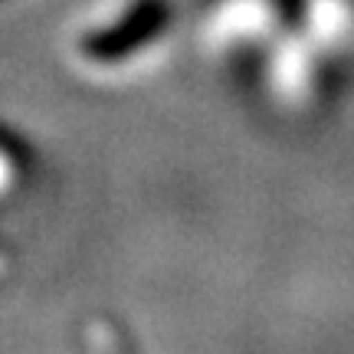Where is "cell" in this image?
Returning <instances> with one entry per match:
<instances>
[{
    "label": "cell",
    "instance_id": "obj_1",
    "mask_svg": "<svg viewBox=\"0 0 354 354\" xmlns=\"http://www.w3.org/2000/svg\"><path fill=\"white\" fill-rule=\"evenodd\" d=\"M308 24L318 37H328L325 43H331V46L348 43L344 37H351V13H348L344 0H312Z\"/></svg>",
    "mask_w": 354,
    "mask_h": 354
}]
</instances>
